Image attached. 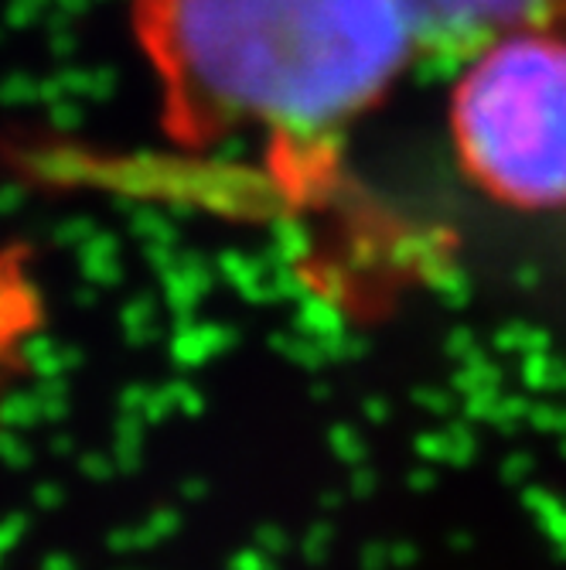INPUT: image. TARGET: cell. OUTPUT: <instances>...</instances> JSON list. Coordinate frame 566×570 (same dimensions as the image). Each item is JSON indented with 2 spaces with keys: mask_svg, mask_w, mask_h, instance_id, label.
I'll return each mask as SVG.
<instances>
[{
  "mask_svg": "<svg viewBox=\"0 0 566 570\" xmlns=\"http://www.w3.org/2000/svg\"><path fill=\"white\" fill-rule=\"evenodd\" d=\"M424 62L454 66L505 35H553L566 41V0H399Z\"/></svg>",
  "mask_w": 566,
  "mask_h": 570,
  "instance_id": "cell-3",
  "label": "cell"
},
{
  "mask_svg": "<svg viewBox=\"0 0 566 570\" xmlns=\"http://www.w3.org/2000/svg\"><path fill=\"white\" fill-rule=\"evenodd\" d=\"M457 168L498 205L566 216V41L505 35L450 66Z\"/></svg>",
  "mask_w": 566,
  "mask_h": 570,
  "instance_id": "cell-2",
  "label": "cell"
},
{
  "mask_svg": "<svg viewBox=\"0 0 566 570\" xmlns=\"http://www.w3.org/2000/svg\"><path fill=\"white\" fill-rule=\"evenodd\" d=\"M175 140L331 158L424 62L399 0H130Z\"/></svg>",
  "mask_w": 566,
  "mask_h": 570,
  "instance_id": "cell-1",
  "label": "cell"
}]
</instances>
